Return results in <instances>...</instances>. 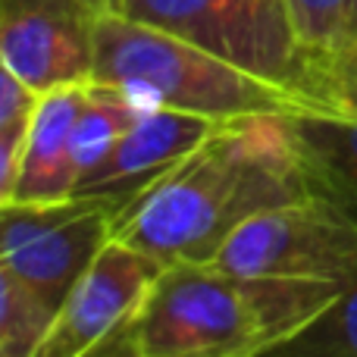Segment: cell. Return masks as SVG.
Returning <instances> with one entry per match:
<instances>
[{"mask_svg": "<svg viewBox=\"0 0 357 357\" xmlns=\"http://www.w3.org/2000/svg\"><path fill=\"white\" fill-rule=\"evenodd\" d=\"M107 3H110V6H113V10H116V3H119V0H107Z\"/></svg>", "mask_w": 357, "mask_h": 357, "instance_id": "ffe728a7", "label": "cell"}, {"mask_svg": "<svg viewBox=\"0 0 357 357\" xmlns=\"http://www.w3.org/2000/svg\"><path fill=\"white\" fill-rule=\"evenodd\" d=\"M113 216L116 204L85 195L50 204H0V270L63 307L113 238Z\"/></svg>", "mask_w": 357, "mask_h": 357, "instance_id": "5b68a950", "label": "cell"}, {"mask_svg": "<svg viewBox=\"0 0 357 357\" xmlns=\"http://www.w3.org/2000/svg\"><path fill=\"white\" fill-rule=\"evenodd\" d=\"M163 266L151 254L110 238L63 301L35 357H94L116 345Z\"/></svg>", "mask_w": 357, "mask_h": 357, "instance_id": "52a82bcc", "label": "cell"}, {"mask_svg": "<svg viewBox=\"0 0 357 357\" xmlns=\"http://www.w3.org/2000/svg\"><path fill=\"white\" fill-rule=\"evenodd\" d=\"M314 195L289 113L222 123L113 216V238L160 264H210L245 220Z\"/></svg>", "mask_w": 357, "mask_h": 357, "instance_id": "6da1fadb", "label": "cell"}, {"mask_svg": "<svg viewBox=\"0 0 357 357\" xmlns=\"http://www.w3.org/2000/svg\"><path fill=\"white\" fill-rule=\"evenodd\" d=\"M289 126L314 191L357 216V116L304 110L289 113Z\"/></svg>", "mask_w": 357, "mask_h": 357, "instance_id": "8fae6325", "label": "cell"}, {"mask_svg": "<svg viewBox=\"0 0 357 357\" xmlns=\"http://www.w3.org/2000/svg\"><path fill=\"white\" fill-rule=\"evenodd\" d=\"M251 357H357V279L348 282L314 320L270 342Z\"/></svg>", "mask_w": 357, "mask_h": 357, "instance_id": "5bb4252c", "label": "cell"}, {"mask_svg": "<svg viewBox=\"0 0 357 357\" xmlns=\"http://www.w3.org/2000/svg\"><path fill=\"white\" fill-rule=\"evenodd\" d=\"M304 91L323 110L357 116V41L326 60L310 63L304 73Z\"/></svg>", "mask_w": 357, "mask_h": 357, "instance_id": "ac0fdd59", "label": "cell"}, {"mask_svg": "<svg viewBox=\"0 0 357 357\" xmlns=\"http://www.w3.org/2000/svg\"><path fill=\"white\" fill-rule=\"evenodd\" d=\"M304 56V73L357 41V0H285Z\"/></svg>", "mask_w": 357, "mask_h": 357, "instance_id": "2e32d148", "label": "cell"}, {"mask_svg": "<svg viewBox=\"0 0 357 357\" xmlns=\"http://www.w3.org/2000/svg\"><path fill=\"white\" fill-rule=\"evenodd\" d=\"M91 82L129 91L144 107L229 123L260 113L323 110L314 98L270 82L220 54L107 10L98 22Z\"/></svg>", "mask_w": 357, "mask_h": 357, "instance_id": "3957f363", "label": "cell"}, {"mask_svg": "<svg viewBox=\"0 0 357 357\" xmlns=\"http://www.w3.org/2000/svg\"><path fill=\"white\" fill-rule=\"evenodd\" d=\"M216 3L232 31L238 66L307 94L304 91V56L285 0H216Z\"/></svg>", "mask_w": 357, "mask_h": 357, "instance_id": "30bf717a", "label": "cell"}, {"mask_svg": "<svg viewBox=\"0 0 357 357\" xmlns=\"http://www.w3.org/2000/svg\"><path fill=\"white\" fill-rule=\"evenodd\" d=\"M41 94L44 91L25 85L16 73L0 66V201L13 195L19 160H22Z\"/></svg>", "mask_w": 357, "mask_h": 357, "instance_id": "e0dca14e", "label": "cell"}, {"mask_svg": "<svg viewBox=\"0 0 357 357\" xmlns=\"http://www.w3.org/2000/svg\"><path fill=\"white\" fill-rule=\"evenodd\" d=\"M220 126L222 123L197 116V113L148 107L135 119V126L119 138L116 148L107 154V160L82 178L75 195L104 197L119 210L129 197H135L167 169H173L182 157L201 148Z\"/></svg>", "mask_w": 357, "mask_h": 357, "instance_id": "ba28073f", "label": "cell"}, {"mask_svg": "<svg viewBox=\"0 0 357 357\" xmlns=\"http://www.w3.org/2000/svg\"><path fill=\"white\" fill-rule=\"evenodd\" d=\"M94 357H135V354H132V351H129V348H126L123 335H119V342H116V345L104 348V351H100V354H94Z\"/></svg>", "mask_w": 357, "mask_h": 357, "instance_id": "d6986e66", "label": "cell"}, {"mask_svg": "<svg viewBox=\"0 0 357 357\" xmlns=\"http://www.w3.org/2000/svg\"><path fill=\"white\" fill-rule=\"evenodd\" d=\"M107 10V0H0V66L38 91L91 82Z\"/></svg>", "mask_w": 357, "mask_h": 357, "instance_id": "8992f818", "label": "cell"}, {"mask_svg": "<svg viewBox=\"0 0 357 357\" xmlns=\"http://www.w3.org/2000/svg\"><path fill=\"white\" fill-rule=\"evenodd\" d=\"M345 285L178 260L163 266L123 342L135 357H251L314 320Z\"/></svg>", "mask_w": 357, "mask_h": 357, "instance_id": "7a4b0ae2", "label": "cell"}, {"mask_svg": "<svg viewBox=\"0 0 357 357\" xmlns=\"http://www.w3.org/2000/svg\"><path fill=\"white\" fill-rule=\"evenodd\" d=\"M144 110L148 107L138 98H132L129 91H123V88L88 82L85 104H82V113L75 119L73 132V157L75 167H79V182L107 160V154L116 148L119 138L135 126V119Z\"/></svg>", "mask_w": 357, "mask_h": 357, "instance_id": "7c38bea8", "label": "cell"}, {"mask_svg": "<svg viewBox=\"0 0 357 357\" xmlns=\"http://www.w3.org/2000/svg\"><path fill=\"white\" fill-rule=\"evenodd\" d=\"M60 304L0 270V357H35L54 326Z\"/></svg>", "mask_w": 357, "mask_h": 357, "instance_id": "9a60e30c", "label": "cell"}, {"mask_svg": "<svg viewBox=\"0 0 357 357\" xmlns=\"http://www.w3.org/2000/svg\"><path fill=\"white\" fill-rule=\"evenodd\" d=\"M85 85H60L41 94L13 195L0 204H50L75 195L79 167L73 157L75 119L85 104Z\"/></svg>", "mask_w": 357, "mask_h": 357, "instance_id": "9c48e42d", "label": "cell"}, {"mask_svg": "<svg viewBox=\"0 0 357 357\" xmlns=\"http://www.w3.org/2000/svg\"><path fill=\"white\" fill-rule=\"evenodd\" d=\"M116 13L235 60L232 31L216 0H119Z\"/></svg>", "mask_w": 357, "mask_h": 357, "instance_id": "4fadbf2b", "label": "cell"}, {"mask_svg": "<svg viewBox=\"0 0 357 357\" xmlns=\"http://www.w3.org/2000/svg\"><path fill=\"white\" fill-rule=\"evenodd\" d=\"M210 264L235 276L354 282L357 216L314 191L245 220Z\"/></svg>", "mask_w": 357, "mask_h": 357, "instance_id": "277c9868", "label": "cell"}]
</instances>
